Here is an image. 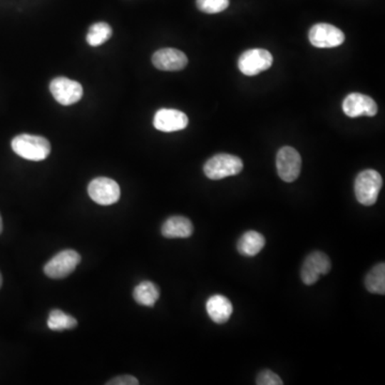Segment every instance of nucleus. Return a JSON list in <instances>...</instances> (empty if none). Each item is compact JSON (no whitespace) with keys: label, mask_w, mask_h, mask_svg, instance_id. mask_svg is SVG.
Masks as SVG:
<instances>
[{"label":"nucleus","mask_w":385,"mask_h":385,"mask_svg":"<svg viewBox=\"0 0 385 385\" xmlns=\"http://www.w3.org/2000/svg\"><path fill=\"white\" fill-rule=\"evenodd\" d=\"M242 169L243 162L241 158L227 153L212 156L203 166L205 175L211 180H220L237 175L241 173Z\"/></svg>","instance_id":"obj_3"},{"label":"nucleus","mask_w":385,"mask_h":385,"mask_svg":"<svg viewBox=\"0 0 385 385\" xmlns=\"http://www.w3.org/2000/svg\"><path fill=\"white\" fill-rule=\"evenodd\" d=\"M188 62L185 53L175 48H162L152 56V63L160 71H180Z\"/></svg>","instance_id":"obj_13"},{"label":"nucleus","mask_w":385,"mask_h":385,"mask_svg":"<svg viewBox=\"0 0 385 385\" xmlns=\"http://www.w3.org/2000/svg\"><path fill=\"white\" fill-rule=\"evenodd\" d=\"M366 289L370 293L376 294H384L385 293V265L378 263L374 265L365 278Z\"/></svg>","instance_id":"obj_18"},{"label":"nucleus","mask_w":385,"mask_h":385,"mask_svg":"<svg viewBox=\"0 0 385 385\" xmlns=\"http://www.w3.org/2000/svg\"><path fill=\"white\" fill-rule=\"evenodd\" d=\"M342 111L348 117L356 118L361 115L374 117L378 106L370 96L361 93H351L342 102Z\"/></svg>","instance_id":"obj_11"},{"label":"nucleus","mask_w":385,"mask_h":385,"mask_svg":"<svg viewBox=\"0 0 385 385\" xmlns=\"http://www.w3.org/2000/svg\"><path fill=\"white\" fill-rule=\"evenodd\" d=\"M188 124V115L178 109H160L156 111L153 118L154 128L160 132H177V130H184Z\"/></svg>","instance_id":"obj_12"},{"label":"nucleus","mask_w":385,"mask_h":385,"mask_svg":"<svg viewBox=\"0 0 385 385\" xmlns=\"http://www.w3.org/2000/svg\"><path fill=\"white\" fill-rule=\"evenodd\" d=\"M276 168L282 181H295L301 173L302 158L299 152L292 147H282L276 155Z\"/></svg>","instance_id":"obj_5"},{"label":"nucleus","mask_w":385,"mask_h":385,"mask_svg":"<svg viewBox=\"0 0 385 385\" xmlns=\"http://www.w3.org/2000/svg\"><path fill=\"white\" fill-rule=\"evenodd\" d=\"M138 383V380L135 376L124 374V376L111 379L109 382H107V385H137Z\"/></svg>","instance_id":"obj_23"},{"label":"nucleus","mask_w":385,"mask_h":385,"mask_svg":"<svg viewBox=\"0 0 385 385\" xmlns=\"http://www.w3.org/2000/svg\"><path fill=\"white\" fill-rule=\"evenodd\" d=\"M81 255L75 250H62L44 265L45 275L55 279L66 277L74 272L81 263Z\"/></svg>","instance_id":"obj_4"},{"label":"nucleus","mask_w":385,"mask_h":385,"mask_svg":"<svg viewBox=\"0 0 385 385\" xmlns=\"http://www.w3.org/2000/svg\"><path fill=\"white\" fill-rule=\"evenodd\" d=\"M49 90L53 98L64 106L75 104L83 96V87L81 83L66 77L53 78L49 85Z\"/></svg>","instance_id":"obj_10"},{"label":"nucleus","mask_w":385,"mask_h":385,"mask_svg":"<svg viewBox=\"0 0 385 385\" xmlns=\"http://www.w3.org/2000/svg\"><path fill=\"white\" fill-rule=\"evenodd\" d=\"M205 308L211 320L217 324L226 323L233 312L230 299L222 294H214L209 297Z\"/></svg>","instance_id":"obj_14"},{"label":"nucleus","mask_w":385,"mask_h":385,"mask_svg":"<svg viewBox=\"0 0 385 385\" xmlns=\"http://www.w3.org/2000/svg\"><path fill=\"white\" fill-rule=\"evenodd\" d=\"M133 297L139 305L152 307L160 299V289L154 282L145 280L135 287Z\"/></svg>","instance_id":"obj_17"},{"label":"nucleus","mask_w":385,"mask_h":385,"mask_svg":"<svg viewBox=\"0 0 385 385\" xmlns=\"http://www.w3.org/2000/svg\"><path fill=\"white\" fill-rule=\"evenodd\" d=\"M382 177L374 169H366L357 175L354 182V192L357 201L361 205H374L381 188H382Z\"/></svg>","instance_id":"obj_2"},{"label":"nucleus","mask_w":385,"mask_h":385,"mask_svg":"<svg viewBox=\"0 0 385 385\" xmlns=\"http://www.w3.org/2000/svg\"><path fill=\"white\" fill-rule=\"evenodd\" d=\"M331 260L322 252H312L306 257L301 269L302 282L307 286L316 284L321 275H327L331 271Z\"/></svg>","instance_id":"obj_7"},{"label":"nucleus","mask_w":385,"mask_h":385,"mask_svg":"<svg viewBox=\"0 0 385 385\" xmlns=\"http://www.w3.org/2000/svg\"><path fill=\"white\" fill-rule=\"evenodd\" d=\"M77 320L74 317L68 316L66 312L60 309H53L49 312L47 327L51 331H62V329H70L76 327Z\"/></svg>","instance_id":"obj_20"},{"label":"nucleus","mask_w":385,"mask_h":385,"mask_svg":"<svg viewBox=\"0 0 385 385\" xmlns=\"http://www.w3.org/2000/svg\"><path fill=\"white\" fill-rule=\"evenodd\" d=\"M111 36H113V29L111 26L105 21H98L90 26L86 40L90 46H100L109 40Z\"/></svg>","instance_id":"obj_19"},{"label":"nucleus","mask_w":385,"mask_h":385,"mask_svg":"<svg viewBox=\"0 0 385 385\" xmlns=\"http://www.w3.org/2000/svg\"><path fill=\"white\" fill-rule=\"evenodd\" d=\"M2 284V276L1 274H0V287H1Z\"/></svg>","instance_id":"obj_25"},{"label":"nucleus","mask_w":385,"mask_h":385,"mask_svg":"<svg viewBox=\"0 0 385 385\" xmlns=\"http://www.w3.org/2000/svg\"><path fill=\"white\" fill-rule=\"evenodd\" d=\"M194 232V226L188 217L171 216L165 220L162 226V235L168 239L190 237Z\"/></svg>","instance_id":"obj_15"},{"label":"nucleus","mask_w":385,"mask_h":385,"mask_svg":"<svg viewBox=\"0 0 385 385\" xmlns=\"http://www.w3.org/2000/svg\"><path fill=\"white\" fill-rule=\"evenodd\" d=\"M196 6L201 12L215 14L228 8L229 0H196Z\"/></svg>","instance_id":"obj_21"},{"label":"nucleus","mask_w":385,"mask_h":385,"mask_svg":"<svg viewBox=\"0 0 385 385\" xmlns=\"http://www.w3.org/2000/svg\"><path fill=\"white\" fill-rule=\"evenodd\" d=\"M265 239L261 233L250 230L244 233L237 241V252L245 257H254L265 247Z\"/></svg>","instance_id":"obj_16"},{"label":"nucleus","mask_w":385,"mask_h":385,"mask_svg":"<svg viewBox=\"0 0 385 385\" xmlns=\"http://www.w3.org/2000/svg\"><path fill=\"white\" fill-rule=\"evenodd\" d=\"M13 151L28 160H45L51 153V143L46 138L38 135L21 134L13 138Z\"/></svg>","instance_id":"obj_1"},{"label":"nucleus","mask_w":385,"mask_h":385,"mask_svg":"<svg viewBox=\"0 0 385 385\" xmlns=\"http://www.w3.org/2000/svg\"><path fill=\"white\" fill-rule=\"evenodd\" d=\"M2 232V218L1 215H0V233Z\"/></svg>","instance_id":"obj_24"},{"label":"nucleus","mask_w":385,"mask_h":385,"mask_svg":"<svg viewBox=\"0 0 385 385\" xmlns=\"http://www.w3.org/2000/svg\"><path fill=\"white\" fill-rule=\"evenodd\" d=\"M257 385H282V379L272 370H262L256 379Z\"/></svg>","instance_id":"obj_22"},{"label":"nucleus","mask_w":385,"mask_h":385,"mask_svg":"<svg viewBox=\"0 0 385 385\" xmlns=\"http://www.w3.org/2000/svg\"><path fill=\"white\" fill-rule=\"evenodd\" d=\"M273 57L270 51L262 48H252L240 56L237 66L246 76H255L271 68Z\"/></svg>","instance_id":"obj_6"},{"label":"nucleus","mask_w":385,"mask_h":385,"mask_svg":"<svg viewBox=\"0 0 385 385\" xmlns=\"http://www.w3.org/2000/svg\"><path fill=\"white\" fill-rule=\"evenodd\" d=\"M309 42L318 48H332L342 45L344 41V34L335 26L329 24H317L309 30Z\"/></svg>","instance_id":"obj_9"},{"label":"nucleus","mask_w":385,"mask_h":385,"mask_svg":"<svg viewBox=\"0 0 385 385\" xmlns=\"http://www.w3.org/2000/svg\"><path fill=\"white\" fill-rule=\"evenodd\" d=\"M88 194L94 202L101 205H111L119 200L120 188L113 179L98 177L90 182Z\"/></svg>","instance_id":"obj_8"}]
</instances>
